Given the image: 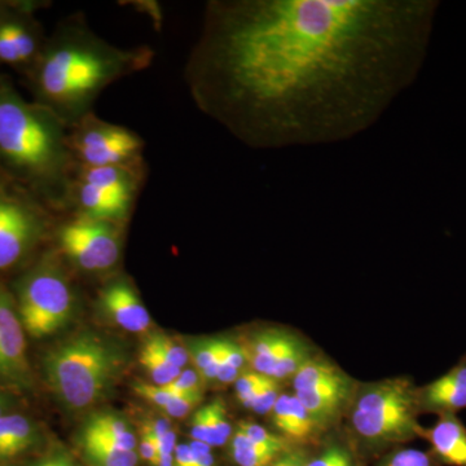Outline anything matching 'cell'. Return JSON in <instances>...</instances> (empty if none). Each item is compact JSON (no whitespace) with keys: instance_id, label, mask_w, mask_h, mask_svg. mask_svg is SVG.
<instances>
[{"instance_id":"8992f818","label":"cell","mask_w":466,"mask_h":466,"mask_svg":"<svg viewBox=\"0 0 466 466\" xmlns=\"http://www.w3.org/2000/svg\"><path fill=\"white\" fill-rule=\"evenodd\" d=\"M18 318L25 333L42 339L60 332L76 309L72 274L56 251L46 253L16 283Z\"/></svg>"},{"instance_id":"484cf974","label":"cell","mask_w":466,"mask_h":466,"mask_svg":"<svg viewBox=\"0 0 466 466\" xmlns=\"http://www.w3.org/2000/svg\"><path fill=\"white\" fill-rule=\"evenodd\" d=\"M308 466H363L357 450L341 441H329L314 455L309 453Z\"/></svg>"},{"instance_id":"5b68a950","label":"cell","mask_w":466,"mask_h":466,"mask_svg":"<svg viewBox=\"0 0 466 466\" xmlns=\"http://www.w3.org/2000/svg\"><path fill=\"white\" fill-rule=\"evenodd\" d=\"M348 408L350 428L363 450L376 452L424 437L417 386L408 377L359 385Z\"/></svg>"},{"instance_id":"836d02e7","label":"cell","mask_w":466,"mask_h":466,"mask_svg":"<svg viewBox=\"0 0 466 466\" xmlns=\"http://www.w3.org/2000/svg\"><path fill=\"white\" fill-rule=\"evenodd\" d=\"M201 400L202 395L198 394L177 395V397L168 401L164 410L167 415L173 417V419H183V417L188 416L200 404Z\"/></svg>"},{"instance_id":"4316f807","label":"cell","mask_w":466,"mask_h":466,"mask_svg":"<svg viewBox=\"0 0 466 466\" xmlns=\"http://www.w3.org/2000/svg\"><path fill=\"white\" fill-rule=\"evenodd\" d=\"M139 361L150 379L155 382V385L158 386H165L173 382L183 370L168 363L167 359L162 357L148 341H146L142 350H140Z\"/></svg>"},{"instance_id":"ac0fdd59","label":"cell","mask_w":466,"mask_h":466,"mask_svg":"<svg viewBox=\"0 0 466 466\" xmlns=\"http://www.w3.org/2000/svg\"><path fill=\"white\" fill-rule=\"evenodd\" d=\"M422 440L431 444V453L441 465L466 466V426L458 415L438 416L431 428H425Z\"/></svg>"},{"instance_id":"ba28073f","label":"cell","mask_w":466,"mask_h":466,"mask_svg":"<svg viewBox=\"0 0 466 466\" xmlns=\"http://www.w3.org/2000/svg\"><path fill=\"white\" fill-rule=\"evenodd\" d=\"M125 228L122 223L58 214L55 251L69 269L92 276L112 274L124 253Z\"/></svg>"},{"instance_id":"60d3db41","label":"cell","mask_w":466,"mask_h":466,"mask_svg":"<svg viewBox=\"0 0 466 466\" xmlns=\"http://www.w3.org/2000/svg\"><path fill=\"white\" fill-rule=\"evenodd\" d=\"M285 452H287V451H285ZM284 453L283 455L280 456V458L276 459L274 464H272L271 466H287V462H285Z\"/></svg>"},{"instance_id":"603a6c76","label":"cell","mask_w":466,"mask_h":466,"mask_svg":"<svg viewBox=\"0 0 466 466\" xmlns=\"http://www.w3.org/2000/svg\"><path fill=\"white\" fill-rule=\"evenodd\" d=\"M284 452L251 440L238 428L231 437V456L238 466H271Z\"/></svg>"},{"instance_id":"1f68e13d","label":"cell","mask_w":466,"mask_h":466,"mask_svg":"<svg viewBox=\"0 0 466 466\" xmlns=\"http://www.w3.org/2000/svg\"><path fill=\"white\" fill-rule=\"evenodd\" d=\"M238 429L244 431L251 440L258 441L260 444H265V446L275 447V449L281 451L289 450L291 447L283 437L271 433V431H267L263 426L250 424V422H241V424L238 425Z\"/></svg>"},{"instance_id":"52a82bcc","label":"cell","mask_w":466,"mask_h":466,"mask_svg":"<svg viewBox=\"0 0 466 466\" xmlns=\"http://www.w3.org/2000/svg\"><path fill=\"white\" fill-rule=\"evenodd\" d=\"M147 164L76 167L66 213L127 225L147 180Z\"/></svg>"},{"instance_id":"8fae6325","label":"cell","mask_w":466,"mask_h":466,"mask_svg":"<svg viewBox=\"0 0 466 466\" xmlns=\"http://www.w3.org/2000/svg\"><path fill=\"white\" fill-rule=\"evenodd\" d=\"M0 380L18 388L32 385L25 330L18 318L16 300L3 284H0Z\"/></svg>"},{"instance_id":"277c9868","label":"cell","mask_w":466,"mask_h":466,"mask_svg":"<svg viewBox=\"0 0 466 466\" xmlns=\"http://www.w3.org/2000/svg\"><path fill=\"white\" fill-rule=\"evenodd\" d=\"M122 366L121 350L92 332L78 333L57 343L43 358L48 386L70 410H84L99 401Z\"/></svg>"},{"instance_id":"4dcf8cb0","label":"cell","mask_w":466,"mask_h":466,"mask_svg":"<svg viewBox=\"0 0 466 466\" xmlns=\"http://www.w3.org/2000/svg\"><path fill=\"white\" fill-rule=\"evenodd\" d=\"M205 385H207V382H205V380L202 379V376L198 373V370H196V368H186V370H183L182 373H180L173 382L165 386H167V389H170V390L175 392L177 395H202Z\"/></svg>"},{"instance_id":"8d00e7d4","label":"cell","mask_w":466,"mask_h":466,"mask_svg":"<svg viewBox=\"0 0 466 466\" xmlns=\"http://www.w3.org/2000/svg\"><path fill=\"white\" fill-rule=\"evenodd\" d=\"M174 466H198V460L189 444H179L174 453Z\"/></svg>"},{"instance_id":"d6a6232c","label":"cell","mask_w":466,"mask_h":466,"mask_svg":"<svg viewBox=\"0 0 466 466\" xmlns=\"http://www.w3.org/2000/svg\"><path fill=\"white\" fill-rule=\"evenodd\" d=\"M134 390L144 400L149 401V403L155 404L162 410L167 406L168 401L177 397V394L167 389V386H158L155 383L150 385V383L137 382L134 386Z\"/></svg>"},{"instance_id":"5bb4252c","label":"cell","mask_w":466,"mask_h":466,"mask_svg":"<svg viewBox=\"0 0 466 466\" xmlns=\"http://www.w3.org/2000/svg\"><path fill=\"white\" fill-rule=\"evenodd\" d=\"M420 412L458 415L466 410V354L444 375L417 388Z\"/></svg>"},{"instance_id":"7a4b0ae2","label":"cell","mask_w":466,"mask_h":466,"mask_svg":"<svg viewBox=\"0 0 466 466\" xmlns=\"http://www.w3.org/2000/svg\"><path fill=\"white\" fill-rule=\"evenodd\" d=\"M155 56L149 46L112 45L91 29L84 14L70 15L46 39L29 70L34 101L72 127L94 112L110 85L148 69Z\"/></svg>"},{"instance_id":"d6986e66","label":"cell","mask_w":466,"mask_h":466,"mask_svg":"<svg viewBox=\"0 0 466 466\" xmlns=\"http://www.w3.org/2000/svg\"><path fill=\"white\" fill-rule=\"evenodd\" d=\"M191 437L192 441H202L211 449L225 446L231 440L232 426L225 401L218 398L196 410L191 421Z\"/></svg>"},{"instance_id":"d4e9b609","label":"cell","mask_w":466,"mask_h":466,"mask_svg":"<svg viewBox=\"0 0 466 466\" xmlns=\"http://www.w3.org/2000/svg\"><path fill=\"white\" fill-rule=\"evenodd\" d=\"M189 357L205 382L216 381L222 363V339H204L191 343Z\"/></svg>"},{"instance_id":"83f0119b","label":"cell","mask_w":466,"mask_h":466,"mask_svg":"<svg viewBox=\"0 0 466 466\" xmlns=\"http://www.w3.org/2000/svg\"><path fill=\"white\" fill-rule=\"evenodd\" d=\"M279 397H280V382L268 379L258 388L238 397V400L242 406L258 415H269Z\"/></svg>"},{"instance_id":"cb8c5ba5","label":"cell","mask_w":466,"mask_h":466,"mask_svg":"<svg viewBox=\"0 0 466 466\" xmlns=\"http://www.w3.org/2000/svg\"><path fill=\"white\" fill-rule=\"evenodd\" d=\"M348 376L345 372L334 364L330 359L321 357V355H312L308 359L302 367L297 370L293 376L294 391L306 390V389L315 388V386L323 385V383L336 381Z\"/></svg>"},{"instance_id":"ffe728a7","label":"cell","mask_w":466,"mask_h":466,"mask_svg":"<svg viewBox=\"0 0 466 466\" xmlns=\"http://www.w3.org/2000/svg\"><path fill=\"white\" fill-rule=\"evenodd\" d=\"M38 431L25 416L0 417V461L17 458L36 443Z\"/></svg>"},{"instance_id":"9a60e30c","label":"cell","mask_w":466,"mask_h":466,"mask_svg":"<svg viewBox=\"0 0 466 466\" xmlns=\"http://www.w3.org/2000/svg\"><path fill=\"white\" fill-rule=\"evenodd\" d=\"M269 415L276 431L291 447L315 443L325 431L294 394H280Z\"/></svg>"},{"instance_id":"6da1fadb","label":"cell","mask_w":466,"mask_h":466,"mask_svg":"<svg viewBox=\"0 0 466 466\" xmlns=\"http://www.w3.org/2000/svg\"><path fill=\"white\" fill-rule=\"evenodd\" d=\"M435 0H211L184 81L205 116L256 149L345 142L424 66Z\"/></svg>"},{"instance_id":"9c48e42d","label":"cell","mask_w":466,"mask_h":466,"mask_svg":"<svg viewBox=\"0 0 466 466\" xmlns=\"http://www.w3.org/2000/svg\"><path fill=\"white\" fill-rule=\"evenodd\" d=\"M52 216L30 193L11 182L0 184V272L21 265L35 250L50 232Z\"/></svg>"},{"instance_id":"f1b7e54d","label":"cell","mask_w":466,"mask_h":466,"mask_svg":"<svg viewBox=\"0 0 466 466\" xmlns=\"http://www.w3.org/2000/svg\"><path fill=\"white\" fill-rule=\"evenodd\" d=\"M377 466H441L431 451L398 447L380 460Z\"/></svg>"},{"instance_id":"e0dca14e","label":"cell","mask_w":466,"mask_h":466,"mask_svg":"<svg viewBox=\"0 0 466 466\" xmlns=\"http://www.w3.org/2000/svg\"><path fill=\"white\" fill-rule=\"evenodd\" d=\"M303 342L305 341L290 330L267 328L254 334L248 345L242 346L247 352L251 370L269 377L279 361Z\"/></svg>"},{"instance_id":"d590c367","label":"cell","mask_w":466,"mask_h":466,"mask_svg":"<svg viewBox=\"0 0 466 466\" xmlns=\"http://www.w3.org/2000/svg\"><path fill=\"white\" fill-rule=\"evenodd\" d=\"M268 379H271V377L262 375V373L256 372V370L242 372L241 376L235 382L236 395L241 397V395L247 394V392L253 390V389L263 385Z\"/></svg>"},{"instance_id":"f546056e","label":"cell","mask_w":466,"mask_h":466,"mask_svg":"<svg viewBox=\"0 0 466 466\" xmlns=\"http://www.w3.org/2000/svg\"><path fill=\"white\" fill-rule=\"evenodd\" d=\"M147 341H148L153 348L157 350L159 354L167 359L168 363L180 368V370H184L187 364H188V361L191 360L188 349L184 348V346L175 341L174 339H170L167 334H152Z\"/></svg>"},{"instance_id":"30bf717a","label":"cell","mask_w":466,"mask_h":466,"mask_svg":"<svg viewBox=\"0 0 466 466\" xmlns=\"http://www.w3.org/2000/svg\"><path fill=\"white\" fill-rule=\"evenodd\" d=\"M67 144L79 167H133L146 164V142L126 126L112 124L96 113L67 128Z\"/></svg>"},{"instance_id":"3957f363","label":"cell","mask_w":466,"mask_h":466,"mask_svg":"<svg viewBox=\"0 0 466 466\" xmlns=\"http://www.w3.org/2000/svg\"><path fill=\"white\" fill-rule=\"evenodd\" d=\"M76 167L66 124L0 82V171L5 179L63 214Z\"/></svg>"},{"instance_id":"7402d4cb","label":"cell","mask_w":466,"mask_h":466,"mask_svg":"<svg viewBox=\"0 0 466 466\" xmlns=\"http://www.w3.org/2000/svg\"><path fill=\"white\" fill-rule=\"evenodd\" d=\"M84 431L97 435L119 449L135 451L137 449V437L131 431L130 425L122 417L113 413H97L90 417Z\"/></svg>"},{"instance_id":"4fadbf2b","label":"cell","mask_w":466,"mask_h":466,"mask_svg":"<svg viewBox=\"0 0 466 466\" xmlns=\"http://www.w3.org/2000/svg\"><path fill=\"white\" fill-rule=\"evenodd\" d=\"M101 311L119 328L131 333H143L148 329V309L140 299L133 281L124 275L112 276L99 290Z\"/></svg>"},{"instance_id":"f35d334b","label":"cell","mask_w":466,"mask_h":466,"mask_svg":"<svg viewBox=\"0 0 466 466\" xmlns=\"http://www.w3.org/2000/svg\"><path fill=\"white\" fill-rule=\"evenodd\" d=\"M39 466H76L69 461V460L66 458H61V456H57V458H52L46 460V461L38 464Z\"/></svg>"},{"instance_id":"e575fe53","label":"cell","mask_w":466,"mask_h":466,"mask_svg":"<svg viewBox=\"0 0 466 466\" xmlns=\"http://www.w3.org/2000/svg\"><path fill=\"white\" fill-rule=\"evenodd\" d=\"M140 456L152 466L159 464V447L155 434L152 433L148 425H144L142 438L139 441Z\"/></svg>"},{"instance_id":"7bdbcfd3","label":"cell","mask_w":466,"mask_h":466,"mask_svg":"<svg viewBox=\"0 0 466 466\" xmlns=\"http://www.w3.org/2000/svg\"><path fill=\"white\" fill-rule=\"evenodd\" d=\"M36 466H39V465H36Z\"/></svg>"},{"instance_id":"b9f144b4","label":"cell","mask_w":466,"mask_h":466,"mask_svg":"<svg viewBox=\"0 0 466 466\" xmlns=\"http://www.w3.org/2000/svg\"><path fill=\"white\" fill-rule=\"evenodd\" d=\"M5 182H8L7 179H5V175L2 174V171H0V184H3Z\"/></svg>"},{"instance_id":"7c38bea8","label":"cell","mask_w":466,"mask_h":466,"mask_svg":"<svg viewBox=\"0 0 466 466\" xmlns=\"http://www.w3.org/2000/svg\"><path fill=\"white\" fill-rule=\"evenodd\" d=\"M46 38L27 12L0 9V63L32 69Z\"/></svg>"},{"instance_id":"ab89813d","label":"cell","mask_w":466,"mask_h":466,"mask_svg":"<svg viewBox=\"0 0 466 466\" xmlns=\"http://www.w3.org/2000/svg\"><path fill=\"white\" fill-rule=\"evenodd\" d=\"M8 408V400L5 397V395L0 394V417L7 415L5 410Z\"/></svg>"},{"instance_id":"44dd1931","label":"cell","mask_w":466,"mask_h":466,"mask_svg":"<svg viewBox=\"0 0 466 466\" xmlns=\"http://www.w3.org/2000/svg\"><path fill=\"white\" fill-rule=\"evenodd\" d=\"M81 444L85 458L92 466H137L139 461L137 451L119 449L87 431L82 433Z\"/></svg>"},{"instance_id":"2e32d148","label":"cell","mask_w":466,"mask_h":466,"mask_svg":"<svg viewBox=\"0 0 466 466\" xmlns=\"http://www.w3.org/2000/svg\"><path fill=\"white\" fill-rule=\"evenodd\" d=\"M352 391L351 379L345 376L315 388L294 391V395L312 419L327 431L336 421L343 408L349 407Z\"/></svg>"},{"instance_id":"74e56055","label":"cell","mask_w":466,"mask_h":466,"mask_svg":"<svg viewBox=\"0 0 466 466\" xmlns=\"http://www.w3.org/2000/svg\"><path fill=\"white\" fill-rule=\"evenodd\" d=\"M284 456L287 466H308L309 453L305 447H291Z\"/></svg>"}]
</instances>
